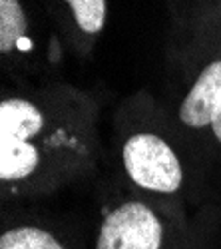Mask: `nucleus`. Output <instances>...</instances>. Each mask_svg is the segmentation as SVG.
<instances>
[{"instance_id": "1", "label": "nucleus", "mask_w": 221, "mask_h": 249, "mask_svg": "<svg viewBox=\"0 0 221 249\" xmlns=\"http://www.w3.org/2000/svg\"><path fill=\"white\" fill-rule=\"evenodd\" d=\"M90 126L54 100L4 96L0 102V181L12 194L46 190L90 156Z\"/></svg>"}, {"instance_id": "2", "label": "nucleus", "mask_w": 221, "mask_h": 249, "mask_svg": "<svg viewBox=\"0 0 221 249\" xmlns=\"http://www.w3.org/2000/svg\"><path fill=\"white\" fill-rule=\"evenodd\" d=\"M171 219L142 197H124L106 207L94 249H177Z\"/></svg>"}, {"instance_id": "3", "label": "nucleus", "mask_w": 221, "mask_h": 249, "mask_svg": "<svg viewBox=\"0 0 221 249\" xmlns=\"http://www.w3.org/2000/svg\"><path fill=\"white\" fill-rule=\"evenodd\" d=\"M128 179L152 196H173L184 185V165L171 143L155 132L130 134L122 143Z\"/></svg>"}, {"instance_id": "4", "label": "nucleus", "mask_w": 221, "mask_h": 249, "mask_svg": "<svg viewBox=\"0 0 221 249\" xmlns=\"http://www.w3.org/2000/svg\"><path fill=\"white\" fill-rule=\"evenodd\" d=\"M221 112V56L202 68L187 94L177 108L179 122L189 130H205L213 126Z\"/></svg>"}, {"instance_id": "5", "label": "nucleus", "mask_w": 221, "mask_h": 249, "mask_svg": "<svg viewBox=\"0 0 221 249\" xmlns=\"http://www.w3.org/2000/svg\"><path fill=\"white\" fill-rule=\"evenodd\" d=\"M0 249H70L50 227L34 221H14L2 227Z\"/></svg>"}, {"instance_id": "6", "label": "nucleus", "mask_w": 221, "mask_h": 249, "mask_svg": "<svg viewBox=\"0 0 221 249\" xmlns=\"http://www.w3.org/2000/svg\"><path fill=\"white\" fill-rule=\"evenodd\" d=\"M28 18L18 0H0V52L4 56L22 50Z\"/></svg>"}, {"instance_id": "7", "label": "nucleus", "mask_w": 221, "mask_h": 249, "mask_svg": "<svg viewBox=\"0 0 221 249\" xmlns=\"http://www.w3.org/2000/svg\"><path fill=\"white\" fill-rule=\"evenodd\" d=\"M72 10V18L80 32L94 36L102 32L108 18V4L106 0H64Z\"/></svg>"}, {"instance_id": "8", "label": "nucleus", "mask_w": 221, "mask_h": 249, "mask_svg": "<svg viewBox=\"0 0 221 249\" xmlns=\"http://www.w3.org/2000/svg\"><path fill=\"white\" fill-rule=\"evenodd\" d=\"M211 134H213V138L217 140V143L221 146V112H219V116L215 118V122H213V126H211Z\"/></svg>"}]
</instances>
